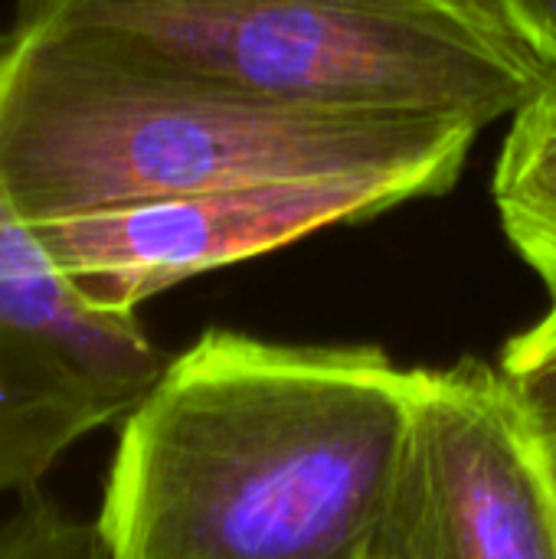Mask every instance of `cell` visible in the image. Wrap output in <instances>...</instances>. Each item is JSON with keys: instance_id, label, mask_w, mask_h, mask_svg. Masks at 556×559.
I'll return each mask as SVG.
<instances>
[{"instance_id": "1", "label": "cell", "mask_w": 556, "mask_h": 559, "mask_svg": "<svg viewBox=\"0 0 556 559\" xmlns=\"http://www.w3.org/2000/svg\"><path fill=\"white\" fill-rule=\"evenodd\" d=\"M416 370L377 347L210 331L125 416L98 534L111 559H370Z\"/></svg>"}, {"instance_id": "2", "label": "cell", "mask_w": 556, "mask_h": 559, "mask_svg": "<svg viewBox=\"0 0 556 559\" xmlns=\"http://www.w3.org/2000/svg\"><path fill=\"white\" fill-rule=\"evenodd\" d=\"M0 197L23 226L318 177L439 197L482 128L465 118L262 98L69 26H10Z\"/></svg>"}, {"instance_id": "3", "label": "cell", "mask_w": 556, "mask_h": 559, "mask_svg": "<svg viewBox=\"0 0 556 559\" xmlns=\"http://www.w3.org/2000/svg\"><path fill=\"white\" fill-rule=\"evenodd\" d=\"M16 26L95 33L262 98L482 131L551 79L478 0H16Z\"/></svg>"}, {"instance_id": "4", "label": "cell", "mask_w": 556, "mask_h": 559, "mask_svg": "<svg viewBox=\"0 0 556 559\" xmlns=\"http://www.w3.org/2000/svg\"><path fill=\"white\" fill-rule=\"evenodd\" d=\"M10 46L13 29H0V66ZM167 364L134 314L95 308L56 272L0 197V501L36 498L52 465L125 419Z\"/></svg>"}, {"instance_id": "5", "label": "cell", "mask_w": 556, "mask_h": 559, "mask_svg": "<svg viewBox=\"0 0 556 559\" xmlns=\"http://www.w3.org/2000/svg\"><path fill=\"white\" fill-rule=\"evenodd\" d=\"M370 559H556V485L501 370H416L410 449Z\"/></svg>"}, {"instance_id": "6", "label": "cell", "mask_w": 556, "mask_h": 559, "mask_svg": "<svg viewBox=\"0 0 556 559\" xmlns=\"http://www.w3.org/2000/svg\"><path fill=\"white\" fill-rule=\"evenodd\" d=\"M419 200L397 180L318 177L151 200L29 226L49 265L95 308H134L187 278L246 262L311 233Z\"/></svg>"}, {"instance_id": "7", "label": "cell", "mask_w": 556, "mask_h": 559, "mask_svg": "<svg viewBox=\"0 0 556 559\" xmlns=\"http://www.w3.org/2000/svg\"><path fill=\"white\" fill-rule=\"evenodd\" d=\"M492 193L505 236L551 295L544 318L556 324V75L511 118Z\"/></svg>"}, {"instance_id": "8", "label": "cell", "mask_w": 556, "mask_h": 559, "mask_svg": "<svg viewBox=\"0 0 556 559\" xmlns=\"http://www.w3.org/2000/svg\"><path fill=\"white\" fill-rule=\"evenodd\" d=\"M501 377L556 485V324L541 318L521 331L501 360Z\"/></svg>"}, {"instance_id": "9", "label": "cell", "mask_w": 556, "mask_h": 559, "mask_svg": "<svg viewBox=\"0 0 556 559\" xmlns=\"http://www.w3.org/2000/svg\"><path fill=\"white\" fill-rule=\"evenodd\" d=\"M511 36L554 75L556 72V0H478Z\"/></svg>"}, {"instance_id": "10", "label": "cell", "mask_w": 556, "mask_h": 559, "mask_svg": "<svg viewBox=\"0 0 556 559\" xmlns=\"http://www.w3.org/2000/svg\"><path fill=\"white\" fill-rule=\"evenodd\" d=\"M105 559H111V557H105Z\"/></svg>"}, {"instance_id": "11", "label": "cell", "mask_w": 556, "mask_h": 559, "mask_svg": "<svg viewBox=\"0 0 556 559\" xmlns=\"http://www.w3.org/2000/svg\"><path fill=\"white\" fill-rule=\"evenodd\" d=\"M554 75H556V72H554Z\"/></svg>"}]
</instances>
